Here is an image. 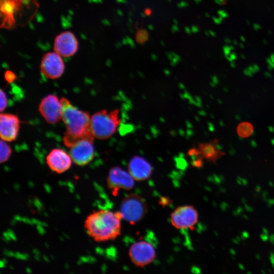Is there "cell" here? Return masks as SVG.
Listing matches in <instances>:
<instances>
[{
	"mask_svg": "<svg viewBox=\"0 0 274 274\" xmlns=\"http://www.w3.org/2000/svg\"><path fill=\"white\" fill-rule=\"evenodd\" d=\"M41 73L47 78H59L64 71V64L61 56L56 52L45 54L41 62Z\"/></svg>",
	"mask_w": 274,
	"mask_h": 274,
	"instance_id": "9c48e42d",
	"label": "cell"
},
{
	"mask_svg": "<svg viewBox=\"0 0 274 274\" xmlns=\"http://www.w3.org/2000/svg\"><path fill=\"white\" fill-rule=\"evenodd\" d=\"M173 22L175 23V24L177 25L178 24V21L176 19H174L173 20Z\"/></svg>",
	"mask_w": 274,
	"mask_h": 274,
	"instance_id": "1f68e13d",
	"label": "cell"
},
{
	"mask_svg": "<svg viewBox=\"0 0 274 274\" xmlns=\"http://www.w3.org/2000/svg\"><path fill=\"white\" fill-rule=\"evenodd\" d=\"M149 39V34L145 29L139 30L136 35V41L140 44L145 43Z\"/></svg>",
	"mask_w": 274,
	"mask_h": 274,
	"instance_id": "ac0fdd59",
	"label": "cell"
},
{
	"mask_svg": "<svg viewBox=\"0 0 274 274\" xmlns=\"http://www.w3.org/2000/svg\"><path fill=\"white\" fill-rule=\"evenodd\" d=\"M19 127V119L16 115L9 113L1 114L0 135L2 140L8 142L15 140Z\"/></svg>",
	"mask_w": 274,
	"mask_h": 274,
	"instance_id": "7c38bea8",
	"label": "cell"
},
{
	"mask_svg": "<svg viewBox=\"0 0 274 274\" xmlns=\"http://www.w3.org/2000/svg\"><path fill=\"white\" fill-rule=\"evenodd\" d=\"M171 31L172 33H174L176 32H178L179 31V27L177 26V25L176 24H175V25H173L172 27H171Z\"/></svg>",
	"mask_w": 274,
	"mask_h": 274,
	"instance_id": "603a6c76",
	"label": "cell"
},
{
	"mask_svg": "<svg viewBox=\"0 0 274 274\" xmlns=\"http://www.w3.org/2000/svg\"><path fill=\"white\" fill-rule=\"evenodd\" d=\"M253 125L248 122H243L238 124L236 131L238 135L244 138L250 136L253 132Z\"/></svg>",
	"mask_w": 274,
	"mask_h": 274,
	"instance_id": "2e32d148",
	"label": "cell"
},
{
	"mask_svg": "<svg viewBox=\"0 0 274 274\" xmlns=\"http://www.w3.org/2000/svg\"><path fill=\"white\" fill-rule=\"evenodd\" d=\"M170 223L178 229L194 228L198 220L197 210L190 205L178 207L170 214Z\"/></svg>",
	"mask_w": 274,
	"mask_h": 274,
	"instance_id": "8992f818",
	"label": "cell"
},
{
	"mask_svg": "<svg viewBox=\"0 0 274 274\" xmlns=\"http://www.w3.org/2000/svg\"><path fill=\"white\" fill-rule=\"evenodd\" d=\"M39 110L45 120L50 124H55L62 119V104L58 97L50 94L44 97Z\"/></svg>",
	"mask_w": 274,
	"mask_h": 274,
	"instance_id": "ba28073f",
	"label": "cell"
},
{
	"mask_svg": "<svg viewBox=\"0 0 274 274\" xmlns=\"http://www.w3.org/2000/svg\"><path fill=\"white\" fill-rule=\"evenodd\" d=\"M156 251L154 246L146 241H140L133 244L128 251L131 261L136 266L143 267L155 260Z\"/></svg>",
	"mask_w": 274,
	"mask_h": 274,
	"instance_id": "5b68a950",
	"label": "cell"
},
{
	"mask_svg": "<svg viewBox=\"0 0 274 274\" xmlns=\"http://www.w3.org/2000/svg\"><path fill=\"white\" fill-rule=\"evenodd\" d=\"M185 31L186 33L188 35H191L192 33L191 29L190 27L188 26H185Z\"/></svg>",
	"mask_w": 274,
	"mask_h": 274,
	"instance_id": "d4e9b609",
	"label": "cell"
},
{
	"mask_svg": "<svg viewBox=\"0 0 274 274\" xmlns=\"http://www.w3.org/2000/svg\"><path fill=\"white\" fill-rule=\"evenodd\" d=\"M5 78L8 82H12L15 79V76L12 72L8 71L5 74Z\"/></svg>",
	"mask_w": 274,
	"mask_h": 274,
	"instance_id": "44dd1931",
	"label": "cell"
},
{
	"mask_svg": "<svg viewBox=\"0 0 274 274\" xmlns=\"http://www.w3.org/2000/svg\"><path fill=\"white\" fill-rule=\"evenodd\" d=\"M147 211L146 200L138 194L131 193L122 200L119 212L122 219L132 225L141 221Z\"/></svg>",
	"mask_w": 274,
	"mask_h": 274,
	"instance_id": "277c9868",
	"label": "cell"
},
{
	"mask_svg": "<svg viewBox=\"0 0 274 274\" xmlns=\"http://www.w3.org/2000/svg\"><path fill=\"white\" fill-rule=\"evenodd\" d=\"M72 158L60 149L52 150L46 157V162L53 172L61 174L68 170L72 164Z\"/></svg>",
	"mask_w": 274,
	"mask_h": 274,
	"instance_id": "5bb4252c",
	"label": "cell"
},
{
	"mask_svg": "<svg viewBox=\"0 0 274 274\" xmlns=\"http://www.w3.org/2000/svg\"><path fill=\"white\" fill-rule=\"evenodd\" d=\"M148 28L150 30H153L154 29V27L153 25H152V24H148Z\"/></svg>",
	"mask_w": 274,
	"mask_h": 274,
	"instance_id": "4316f807",
	"label": "cell"
},
{
	"mask_svg": "<svg viewBox=\"0 0 274 274\" xmlns=\"http://www.w3.org/2000/svg\"><path fill=\"white\" fill-rule=\"evenodd\" d=\"M5 141H4L2 139L1 140V163H3L7 161L9 159L12 154L11 148Z\"/></svg>",
	"mask_w": 274,
	"mask_h": 274,
	"instance_id": "e0dca14e",
	"label": "cell"
},
{
	"mask_svg": "<svg viewBox=\"0 0 274 274\" xmlns=\"http://www.w3.org/2000/svg\"><path fill=\"white\" fill-rule=\"evenodd\" d=\"M128 16H129V17H132V16H133V13L132 12L130 11L128 13Z\"/></svg>",
	"mask_w": 274,
	"mask_h": 274,
	"instance_id": "4dcf8cb0",
	"label": "cell"
},
{
	"mask_svg": "<svg viewBox=\"0 0 274 274\" xmlns=\"http://www.w3.org/2000/svg\"><path fill=\"white\" fill-rule=\"evenodd\" d=\"M160 44H161V45L162 46H165V43H164L163 41H161V42H160Z\"/></svg>",
	"mask_w": 274,
	"mask_h": 274,
	"instance_id": "d6a6232c",
	"label": "cell"
},
{
	"mask_svg": "<svg viewBox=\"0 0 274 274\" xmlns=\"http://www.w3.org/2000/svg\"><path fill=\"white\" fill-rule=\"evenodd\" d=\"M122 219L119 212L99 210L90 214L84 222L88 235L97 242L114 240L121 234Z\"/></svg>",
	"mask_w": 274,
	"mask_h": 274,
	"instance_id": "7a4b0ae2",
	"label": "cell"
},
{
	"mask_svg": "<svg viewBox=\"0 0 274 274\" xmlns=\"http://www.w3.org/2000/svg\"><path fill=\"white\" fill-rule=\"evenodd\" d=\"M117 12H118V14H119L120 16H122L123 14L122 11L121 10H118L117 11Z\"/></svg>",
	"mask_w": 274,
	"mask_h": 274,
	"instance_id": "f546056e",
	"label": "cell"
},
{
	"mask_svg": "<svg viewBox=\"0 0 274 274\" xmlns=\"http://www.w3.org/2000/svg\"><path fill=\"white\" fill-rule=\"evenodd\" d=\"M192 33H196L199 31V28L197 26L193 25L191 27Z\"/></svg>",
	"mask_w": 274,
	"mask_h": 274,
	"instance_id": "cb8c5ba5",
	"label": "cell"
},
{
	"mask_svg": "<svg viewBox=\"0 0 274 274\" xmlns=\"http://www.w3.org/2000/svg\"><path fill=\"white\" fill-rule=\"evenodd\" d=\"M216 2H219V3H222V4H224L226 0H216Z\"/></svg>",
	"mask_w": 274,
	"mask_h": 274,
	"instance_id": "f1b7e54d",
	"label": "cell"
},
{
	"mask_svg": "<svg viewBox=\"0 0 274 274\" xmlns=\"http://www.w3.org/2000/svg\"><path fill=\"white\" fill-rule=\"evenodd\" d=\"M93 142L89 139L81 140L70 148V155L75 164L84 166L93 159L94 157Z\"/></svg>",
	"mask_w": 274,
	"mask_h": 274,
	"instance_id": "30bf717a",
	"label": "cell"
},
{
	"mask_svg": "<svg viewBox=\"0 0 274 274\" xmlns=\"http://www.w3.org/2000/svg\"><path fill=\"white\" fill-rule=\"evenodd\" d=\"M128 172L135 181H142L147 180L151 177L152 167L144 157L134 156L128 162Z\"/></svg>",
	"mask_w": 274,
	"mask_h": 274,
	"instance_id": "4fadbf2b",
	"label": "cell"
},
{
	"mask_svg": "<svg viewBox=\"0 0 274 274\" xmlns=\"http://www.w3.org/2000/svg\"><path fill=\"white\" fill-rule=\"evenodd\" d=\"M218 140L214 139L209 142L199 143L196 148L198 154L203 159L216 163L219 159L225 155V153L218 148Z\"/></svg>",
	"mask_w": 274,
	"mask_h": 274,
	"instance_id": "9a60e30c",
	"label": "cell"
},
{
	"mask_svg": "<svg viewBox=\"0 0 274 274\" xmlns=\"http://www.w3.org/2000/svg\"><path fill=\"white\" fill-rule=\"evenodd\" d=\"M117 1L118 3H123V4L127 3V1L126 0H117Z\"/></svg>",
	"mask_w": 274,
	"mask_h": 274,
	"instance_id": "83f0119b",
	"label": "cell"
},
{
	"mask_svg": "<svg viewBox=\"0 0 274 274\" xmlns=\"http://www.w3.org/2000/svg\"><path fill=\"white\" fill-rule=\"evenodd\" d=\"M119 110L99 111L91 118V128L94 136L99 140L111 137L118 130L121 123Z\"/></svg>",
	"mask_w": 274,
	"mask_h": 274,
	"instance_id": "3957f363",
	"label": "cell"
},
{
	"mask_svg": "<svg viewBox=\"0 0 274 274\" xmlns=\"http://www.w3.org/2000/svg\"><path fill=\"white\" fill-rule=\"evenodd\" d=\"M195 2L196 3H199L201 0H194Z\"/></svg>",
	"mask_w": 274,
	"mask_h": 274,
	"instance_id": "836d02e7",
	"label": "cell"
},
{
	"mask_svg": "<svg viewBox=\"0 0 274 274\" xmlns=\"http://www.w3.org/2000/svg\"><path fill=\"white\" fill-rule=\"evenodd\" d=\"M60 100L62 104V119L66 127L63 138L64 145L71 148L81 140L94 141L89 114L77 109L65 97Z\"/></svg>",
	"mask_w": 274,
	"mask_h": 274,
	"instance_id": "6da1fadb",
	"label": "cell"
},
{
	"mask_svg": "<svg viewBox=\"0 0 274 274\" xmlns=\"http://www.w3.org/2000/svg\"><path fill=\"white\" fill-rule=\"evenodd\" d=\"M167 1L169 2H172V0H167Z\"/></svg>",
	"mask_w": 274,
	"mask_h": 274,
	"instance_id": "e575fe53",
	"label": "cell"
},
{
	"mask_svg": "<svg viewBox=\"0 0 274 274\" xmlns=\"http://www.w3.org/2000/svg\"><path fill=\"white\" fill-rule=\"evenodd\" d=\"M134 181L128 172L119 166L112 167L107 178V186L114 193L120 190L131 189L134 187Z\"/></svg>",
	"mask_w": 274,
	"mask_h": 274,
	"instance_id": "52a82bcc",
	"label": "cell"
},
{
	"mask_svg": "<svg viewBox=\"0 0 274 274\" xmlns=\"http://www.w3.org/2000/svg\"><path fill=\"white\" fill-rule=\"evenodd\" d=\"M78 48L77 39L71 31L61 32L55 39L54 50L61 56L68 57L74 55Z\"/></svg>",
	"mask_w": 274,
	"mask_h": 274,
	"instance_id": "8fae6325",
	"label": "cell"
},
{
	"mask_svg": "<svg viewBox=\"0 0 274 274\" xmlns=\"http://www.w3.org/2000/svg\"><path fill=\"white\" fill-rule=\"evenodd\" d=\"M0 93H1L0 109H1V112H3L7 106L8 99H7L6 93H5V92H4V91L2 89L1 90Z\"/></svg>",
	"mask_w": 274,
	"mask_h": 274,
	"instance_id": "d6986e66",
	"label": "cell"
},
{
	"mask_svg": "<svg viewBox=\"0 0 274 274\" xmlns=\"http://www.w3.org/2000/svg\"><path fill=\"white\" fill-rule=\"evenodd\" d=\"M188 3L185 1H181L177 4V6L179 8H185L188 7Z\"/></svg>",
	"mask_w": 274,
	"mask_h": 274,
	"instance_id": "7402d4cb",
	"label": "cell"
},
{
	"mask_svg": "<svg viewBox=\"0 0 274 274\" xmlns=\"http://www.w3.org/2000/svg\"><path fill=\"white\" fill-rule=\"evenodd\" d=\"M123 45H129L131 48H134L135 45L131 38L126 36L122 41Z\"/></svg>",
	"mask_w": 274,
	"mask_h": 274,
	"instance_id": "ffe728a7",
	"label": "cell"
},
{
	"mask_svg": "<svg viewBox=\"0 0 274 274\" xmlns=\"http://www.w3.org/2000/svg\"><path fill=\"white\" fill-rule=\"evenodd\" d=\"M151 10L150 9H146L145 10V12H144V14L145 15V16H148L149 15H150L151 14Z\"/></svg>",
	"mask_w": 274,
	"mask_h": 274,
	"instance_id": "484cf974",
	"label": "cell"
}]
</instances>
